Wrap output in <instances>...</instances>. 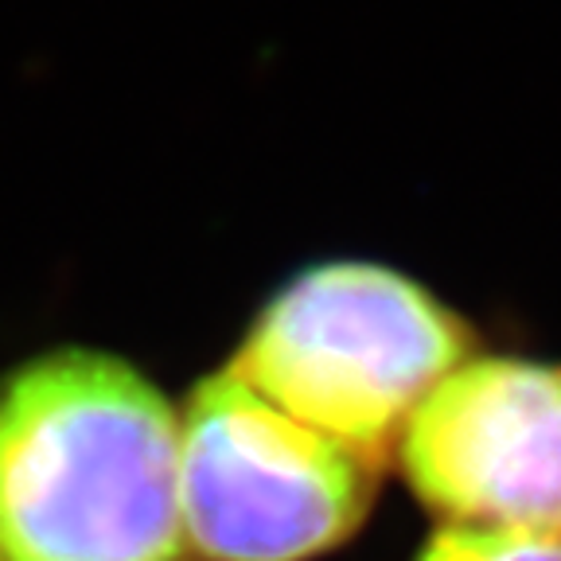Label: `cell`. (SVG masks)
Returning a JSON list of instances; mask_svg holds the SVG:
<instances>
[{
  "label": "cell",
  "mask_w": 561,
  "mask_h": 561,
  "mask_svg": "<svg viewBox=\"0 0 561 561\" xmlns=\"http://www.w3.org/2000/svg\"><path fill=\"white\" fill-rule=\"evenodd\" d=\"M4 561H192L180 413L117 351L59 343L0 375Z\"/></svg>",
  "instance_id": "obj_1"
},
{
  "label": "cell",
  "mask_w": 561,
  "mask_h": 561,
  "mask_svg": "<svg viewBox=\"0 0 561 561\" xmlns=\"http://www.w3.org/2000/svg\"><path fill=\"white\" fill-rule=\"evenodd\" d=\"M378 468L308 430L227 367L180 413V515L192 561H316L378 500Z\"/></svg>",
  "instance_id": "obj_3"
},
{
  "label": "cell",
  "mask_w": 561,
  "mask_h": 561,
  "mask_svg": "<svg viewBox=\"0 0 561 561\" xmlns=\"http://www.w3.org/2000/svg\"><path fill=\"white\" fill-rule=\"evenodd\" d=\"M0 561H4V553H0Z\"/></svg>",
  "instance_id": "obj_6"
},
{
  "label": "cell",
  "mask_w": 561,
  "mask_h": 561,
  "mask_svg": "<svg viewBox=\"0 0 561 561\" xmlns=\"http://www.w3.org/2000/svg\"><path fill=\"white\" fill-rule=\"evenodd\" d=\"M472 351L476 328L413 273L324 257L257 305L227 370L382 472L413 410Z\"/></svg>",
  "instance_id": "obj_2"
},
{
  "label": "cell",
  "mask_w": 561,
  "mask_h": 561,
  "mask_svg": "<svg viewBox=\"0 0 561 561\" xmlns=\"http://www.w3.org/2000/svg\"><path fill=\"white\" fill-rule=\"evenodd\" d=\"M394 460L440 523L561 538V363L472 351L413 410Z\"/></svg>",
  "instance_id": "obj_4"
},
{
  "label": "cell",
  "mask_w": 561,
  "mask_h": 561,
  "mask_svg": "<svg viewBox=\"0 0 561 561\" xmlns=\"http://www.w3.org/2000/svg\"><path fill=\"white\" fill-rule=\"evenodd\" d=\"M413 561H561V538L440 523Z\"/></svg>",
  "instance_id": "obj_5"
}]
</instances>
